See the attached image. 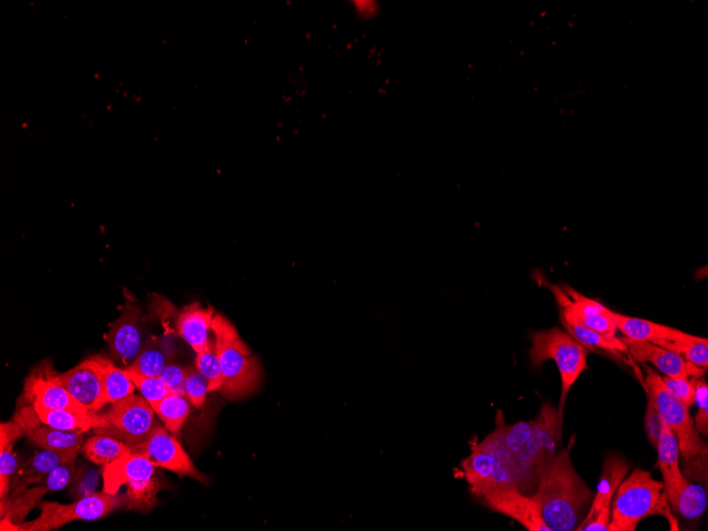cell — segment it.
<instances>
[{
	"mask_svg": "<svg viewBox=\"0 0 708 531\" xmlns=\"http://www.w3.org/2000/svg\"><path fill=\"white\" fill-rule=\"evenodd\" d=\"M127 505V497L111 494L105 491L87 495L77 502L62 505L44 502L40 505L41 516L32 522L22 523L15 530L19 531H49L73 521H95L102 519L111 512Z\"/></svg>",
	"mask_w": 708,
	"mask_h": 531,
	"instance_id": "7",
	"label": "cell"
},
{
	"mask_svg": "<svg viewBox=\"0 0 708 531\" xmlns=\"http://www.w3.org/2000/svg\"><path fill=\"white\" fill-rule=\"evenodd\" d=\"M129 374L141 394L147 402L154 404L169 396L172 391L168 385L159 377H146L129 370Z\"/></svg>",
	"mask_w": 708,
	"mask_h": 531,
	"instance_id": "34",
	"label": "cell"
},
{
	"mask_svg": "<svg viewBox=\"0 0 708 531\" xmlns=\"http://www.w3.org/2000/svg\"><path fill=\"white\" fill-rule=\"evenodd\" d=\"M658 459L663 475L666 494L675 492L688 481L680 468L679 442L674 433L663 421L662 431L658 441Z\"/></svg>",
	"mask_w": 708,
	"mask_h": 531,
	"instance_id": "21",
	"label": "cell"
},
{
	"mask_svg": "<svg viewBox=\"0 0 708 531\" xmlns=\"http://www.w3.org/2000/svg\"><path fill=\"white\" fill-rule=\"evenodd\" d=\"M630 468L621 456L609 455L606 458L591 507L576 531H609L612 501Z\"/></svg>",
	"mask_w": 708,
	"mask_h": 531,
	"instance_id": "10",
	"label": "cell"
},
{
	"mask_svg": "<svg viewBox=\"0 0 708 531\" xmlns=\"http://www.w3.org/2000/svg\"><path fill=\"white\" fill-rule=\"evenodd\" d=\"M224 378L221 392L228 399H239L255 392L260 382V366L238 331L222 314L212 321Z\"/></svg>",
	"mask_w": 708,
	"mask_h": 531,
	"instance_id": "5",
	"label": "cell"
},
{
	"mask_svg": "<svg viewBox=\"0 0 708 531\" xmlns=\"http://www.w3.org/2000/svg\"><path fill=\"white\" fill-rule=\"evenodd\" d=\"M68 393L86 410L97 413L106 404L102 382V357L96 356L59 374Z\"/></svg>",
	"mask_w": 708,
	"mask_h": 531,
	"instance_id": "14",
	"label": "cell"
},
{
	"mask_svg": "<svg viewBox=\"0 0 708 531\" xmlns=\"http://www.w3.org/2000/svg\"><path fill=\"white\" fill-rule=\"evenodd\" d=\"M102 382L106 403H116L134 395L135 384L127 369L119 368L102 357Z\"/></svg>",
	"mask_w": 708,
	"mask_h": 531,
	"instance_id": "30",
	"label": "cell"
},
{
	"mask_svg": "<svg viewBox=\"0 0 708 531\" xmlns=\"http://www.w3.org/2000/svg\"><path fill=\"white\" fill-rule=\"evenodd\" d=\"M642 364L647 394L656 403L662 420L678 439L680 454L686 465V479L689 476H701L702 472L706 474L707 446L695 428L688 407L669 393L656 370L646 363Z\"/></svg>",
	"mask_w": 708,
	"mask_h": 531,
	"instance_id": "3",
	"label": "cell"
},
{
	"mask_svg": "<svg viewBox=\"0 0 708 531\" xmlns=\"http://www.w3.org/2000/svg\"><path fill=\"white\" fill-rule=\"evenodd\" d=\"M103 479V491L111 494H117L119 488L127 484V506L140 512L154 507L157 494L163 488L156 466L147 457L132 452L104 466Z\"/></svg>",
	"mask_w": 708,
	"mask_h": 531,
	"instance_id": "6",
	"label": "cell"
},
{
	"mask_svg": "<svg viewBox=\"0 0 708 531\" xmlns=\"http://www.w3.org/2000/svg\"><path fill=\"white\" fill-rule=\"evenodd\" d=\"M82 471L76 467V460L68 462L53 469L46 477L45 486L49 491H60L73 485L80 479Z\"/></svg>",
	"mask_w": 708,
	"mask_h": 531,
	"instance_id": "36",
	"label": "cell"
},
{
	"mask_svg": "<svg viewBox=\"0 0 708 531\" xmlns=\"http://www.w3.org/2000/svg\"><path fill=\"white\" fill-rule=\"evenodd\" d=\"M671 510L687 520H697L707 507L706 488L687 481L682 488L667 494Z\"/></svg>",
	"mask_w": 708,
	"mask_h": 531,
	"instance_id": "25",
	"label": "cell"
},
{
	"mask_svg": "<svg viewBox=\"0 0 708 531\" xmlns=\"http://www.w3.org/2000/svg\"><path fill=\"white\" fill-rule=\"evenodd\" d=\"M545 523L553 531H573L591 507L593 492L572 464L571 449L556 453L535 492Z\"/></svg>",
	"mask_w": 708,
	"mask_h": 531,
	"instance_id": "1",
	"label": "cell"
},
{
	"mask_svg": "<svg viewBox=\"0 0 708 531\" xmlns=\"http://www.w3.org/2000/svg\"><path fill=\"white\" fill-rule=\"evenodd\" d=\"M663 382L669 393L681 401L690 409L695 404V385L693 378H670L662 377Z\"/></svg>",
	"mask_w": 708,
	"mask_h": 531,
	"instance_id": "39",
	"label": "cell"
},
{
	"mask_svg": "<svg viewBox=\"0 0 708 531\" xmlns=\"http://www.w3.org/2000/svg\"><path fill=\"white\" fill-rule=\"evenodd\" d=\"M560 322L566 332L589 350H604L622 360L625 359V356L630 358L626 344L617 335L599 333L576 323L565 322L562 318H560Z\"/></svg>",
	"mask_w": 708,
	"mask_h": 531,
	"instance_id": "24",
	"label": "cell"
},
{
	"mask_svg": "<svg viewBox=\"0 0 708 531\" xmlns=\"http://www.w3.org/2000/svg\"><path fill=\"white\" fill-rule=\"evenodd\" d=\"M215 310L204 308L200 304L186 307L177 318V332L181 338L197 353L204 350L210 343Z\"/></svg>",
	"mask_w": 708,
	"mask_h": 531,
	"instance_id": "18",
	"label": "cell"
},
{
	"mask_svg": "<svg viewBox=\"0 0 708 531\" xmlns=\"http://www.w3.org/2000/svg\"><path fill=\"white\" fill-rule=\"evenodd\" d=\"M49 491L45 487L25 490L16 497L2 501V530H15L23 523L28 513L39 504Z\"/></svg>",
	"mask_w": 708,
	"mask_h": 531,
	"instance_id": "26",
	"label": "cell"
},
{
	"mask_svg": "<svg viewBox=\"0 0 708 531\" xmlns=\"http://www.w3.org/2000/svg\"><path fill=\"white\" fill-rule=\"evenodd\" d=\"M42 421L34 423L27 432V437L42 450H49L66 455H76L83 450L84 436L75 432L53 429Z\"/></svg>",
	"mask_w": 708,
	"mask_h": 531,
	"instance_id": "22",
	"label": "cell"
},
{
	"mask_svg": "<svg viewBox=\"0 0 708 531\" xmlns=\"http://www.w3.org/2000/svg\"><path fill=\"white\" fill-rule=\"evenodd\" d=\"M488 509L517 521L529 531H553L543 520L537 495L516 486L504 487L479 498Z\"/></svg>",
	"mask_w": 708,
	"mask_h": 531,
	"instance_id": "11",
	"label": "cell"
},
{
	"mask_svg": "<svg viewBox=\"0 0 708 531\" xmlns=\"http://www.w3.org/2000/svg\"><path fill=\"white\" fill-rule=\"evenodd\" d=\"M76 455H66L43 450L32 456L13 477L11 497L21 494L31 484L40 483L58 466L76 460Z\"/></svg>",
	"mask_w": 708,
	"mask_h": 531,
	"instance_id": "19",
	"label": "cell"
},
{
	"mask_svg": "<svg viewBox=\"0 0 708 531\" xmlns=\"http://www.w3.org/2000/svg\"><path fill=\"white\" fill-rule=\"evenodd\" d=\"M462 473L477 499L495 490L516 486L499 460L481 449L476 442L471 446V454L462 462Z\"/></svg>",
	"mask_w": 708,
	"mask_h": 531,
	"instance_id": "13",
	"label": "cell"
},
{
	"mask_svg": "<svg viewBox=\"0 0 708 531\" xmlns=\"http://www.w3.org/2000/svg\"><path fill=\"white\" fill-rule=\"evenodd\" d=\"M612 317L617 330L621 331L625 338L632 341L648 342L656 344L661 341H677L685 332L642 320V318L626 316L612 311Z\"/></svg>",
	"mask_w": 708,
	"mask_h": 531,
	"instance_id": "20",
	"label": "cell"
},
{
	"mask_svg": "<svg viewBox=\"0 0 708 531\" xmlns=\"http://www.w3.org/2000/svg\"><path fill=\"white\" fill-rule=\"evenodd\" d=\"M188 367L181 366L171 361L162 370L161 378L172 392L185 396L184 383L187 376Z\"/></svg>",
	"mask_w": 708,
	"mask_h": 531,
	"instance_id": "41",
	"label": "cell"
},
{
	"mask_svg": "<svg viewBox=\"0 0 708 531\" xmlns=\"http://www.w3.org/2000/svg\"><path fill=\"white\" fill-rule=\"evenodd\" d=\"M42 423L47 426L65 431L84 434L91 429H104L108 427V422L91 411L62 410V411H39L37 412Z\"/></svg>",
	"mask_w": 708,
	"mask_h": 531,
	"instance_id": "23",
	"label": "cell"
},
{
	"mask_svg": "<svg viewBox=\"0 0 708 531\" xmlns=\"http://www.w3.org/2000/svg\"><path fill=\"white\" fill-rule=\"evenodd\" d=\"M196 367L209 384V392L221 391L224 378L215 336L209 345L197 353Z\"/></svg>",
	"mask_w": 708,
	"mask_h": 531,
	"instance_id": "32",
	"label": "cell"
},
{
	"mask_svg": "<svg viewBox=\"0 0 708 531\" xmlns=\"http://www.w3.org/2000/svg\"><path fill=\"white\" fill-rule=\"evenodd\" d=\"M647 396L648 403L645 414L644 426L650 444L657 449L658 441L662 431L663 420L658 411L656 403H654L653 399L648 394Z\"/></svg>",
	"mask_w": 708,
	"mask_h": 531,
	"instance_id": "40",
	"label": "cell"
},
{
	"mask_svg": "<svg viewBox=\"0 0 708 531\" xmlns=\"http://www.w3.org/2000/svg\"><path fill=\"white\" fill-rule=\"evenodd\" d=\"M626 344L629 356L639 363H650L665 377L670 378H700L704 377L707 368L688 362L680 354L648 342L632 341L621 338Z\"/></svg>",
	"mask_w": 708,
	"mask_h": 531,
	"instance_id": "15",
	"label": "cell"
},
{
	"mask_svg": "<svg viewBox=\"0 0 708 531\" xmlns=\"http://www.w3.org/2000/svg\"><path fill=\"white\" fill-rule=\"evenodd\" d=\"M530 340L529 361L531 367L540 369L545 362L550 360L558 366L562 389L558 409L561 428L566 398L583 371L589 369L587 360L590 350L559 327L535 331L530 334Z\"/></svg>",
	"mask_w": 708,
	"mask_h": 531,
	"instance_id": "4",
	"label": "cell"
},
{
	"mask_svg": "<svg viewBox=\"0 0 708 531\" xmlns=\"http://www.w3.org/2000/svg\"><path fill=\"white\" fill-rule=\"evenodd\" d=\"M653 516L665 518L671 530H679L664 483L653 479L648 471L635 469L614 495L609 531H635L637 525Z\"/></svg>",
	"mask_w": 708,
	"mask_h": 531,
	"instance_id": "2",
	"label": "cell"
},
{
	"mask_svg": "<svg viewBox=\"0 0 708 531\" xmlns=\"http://www.w3.org/2000/svg\"><path fill=\"white\" fill-rule=\"evenodd\" d=\"M191 403L183 395L172 392L162 401L151 404L155 414L164 423L165 428L179 436L191 413Z\"/></svg>",
	"mask_w": 708,
	"mask_h": 531,
	"instance_id": "28",
	"label": "cell"
},
{
	"mask_svg": "<svg viewBox=\"0 0 708 531\" xmlns=\"http://www.w3.org/2000/svg\"><path fill=\"white\" fill-rule=\"evenodd\" d=\"M83 452L92 463L106 466L131 453V448L113 436L97 434L85 441Z\"/></svg>",
	"mask_w": 708,
	"mask_h": 531,
	"instance_id": "29",
	"label": "cell"
},
{
	"mask_svg": "<svg viewBox=\"0 0 708 531\" xmlns=\"http://www.w3.org/2000/svg\"><path fill=\"white\" fill-rule=\"evenodd\" d=\"M22 464L19 457L10 451L0 454V498L6 500L9 497L13 477L20 470Z\"/></svg>",
	"mask_w": 708,
	"mask_h": 531,
	"instance_id": "37",
	"label": "cell"
},
{
	"mask_svg": "<svg viewBox=\"0 0 708 531\" xmlns=\"http://www.w3.org/2000/svg\"><path fill=\"white\" fill-rule=\"evenodd\" d=\"M696 397L695 403L698 405V413L694 420L697 432L707 437L708 435V385L704 377L693 378Z\"/></svg>",
	"mask_w": 708,
	"mask_h": 531,
	"instance_id": "38",
	"label": "cell"
},
{
	"mask_svg": "<svg viewBox=\"0 0 708 531\" xmlns=\"http://www.w3.org/2000/svg\"><path fill=\"white\" fill-rule=\"evenodd\" d=\"M102 417L108 427L96 429V434L113 436L129 447L148 439L159 424L151 404L136 395L114 403Z\"/></svg>",
	"mask_w": 708,
	"mask_h": 531,
	"instance_id": "8",
	"label": "cell"
},
{
	"mask_svg": "<svg viewBox=\"0 0 708 531\" xmlns=\"http://www.w3.org/2000/svg\"><path fill=\"white\" fill-rule=\"evenodd\" d=\"M172 360V351L164 340H151L143 345L138 357L128 368L139 375L158 377Z\"/></svg>",
	"mask_w": 708,
	"mask_h": 531,
	"instance_id": "27",
	"label": "cell"
},
{
	"mask_svg": "<svg viewBox=\"0 0 708 531\" xmlns=\"http://www.w3.org/2000/svg\"><path fill=\"white\" fill-rule=\"evenodd\" d=\"M130 448L132 453L147 457L156 467L181 477H191L201 483L207 481V477L194 466L180 441L161 424H158L148 439Z\"/></svg>",
	"mask_w": 708,
	"mask_h": 531,
	"instance_id": "9",
	"label": "cell"
},
{
	"mask_svg": "<svg viewBox=\"0 0 708 531\" xmlns=\"http://www.w3.org/2000/svg\"><path fill=\"white\" fill-rule=\"evenodd\" d=\"M495 422L497 429L480 442L479 447L497 458L509 472L513 460L533 435V424L531 421L506 424L502 412H498Z\"/></svg>",
	"mask_w": 708,
	"mask_h": 531,
	"instance_id": "16",
	"label": "cell"
},
{
	"mask_svg": "<svg viewBox=\"0 0 708 531\" xmlns=\"http://www.w3.org/2000/svg\"><path fill=\"white\" fill-rule=\"evenodd\" d=\"M108 343L115 361L128 369L143 348L138 307L128 305L123 310L111 328Z\"/></svg>",
	"mask_w": 708,
	"mask_h": 531,
	"instance_id": "17",
	"label": "cell"
},
{
	"mask_svg": "<svg viewBox=\"0 0 708 531\" xmlns=\"http://www.w3.org/2000/svg\"><path fill=\"white\" fill-rule=\"evenodd\" d=\"M656 345L680 354L685 360L699 367H708L707 339L685 333L677 341H661L656 343Z\"/></svg>",
	"mask_w": 708,
	"mask_h": 531,
	"instance_id": "31",
	"label": "cell"
},
{
	"mask_svg": "<svg viewBox=\"0 0 708 531\" xmlns=\"http://www.w3.org/2000/svg\"><path fill=\"white\" fill-rule=\"evenodd\" d=\"M185 397L193 406L201 407L209 393V384L200 374L197 367H188L187 376L184 383Z\"/></svg>",
	"mask_w": 708,
	"mask_h": 531,
	"instance_id": "35",
	"label": "cell"
},
{
	"mask_svg": "<svg viewBox=\"0 0 708 531\" xmlns=\"http://www.w3.org/2000/svg\"><path fill=\"white\" fill-rule=\"evenodd\" d=\"M24 397L32 404L35 412L88 411L68 393L59 379V374L49 364L33 371L26 382Z\"/></svg>",
	"mask_w": 708,
	"mask_h": 531,
	"instance_id": "12",
	"label": "cell"
},
{
	"mask_svg": "<svg viewBox=\"0 0 708 531\" xmlns=\"http://www.w3.org/2000/svg\"><path fill=\"white\" fill-rule=\"evenodd\" d=\"M560 318L568 323H576L590 330L616 335L617 328L612 317V311L595 315H574L560 310Z\"/></svg>",
	"mask_w": 708,
	"mask_h": 531,
	"instance_id": "33",
	"label": "cell"
}]
</instances>
